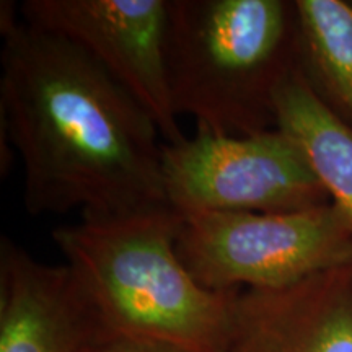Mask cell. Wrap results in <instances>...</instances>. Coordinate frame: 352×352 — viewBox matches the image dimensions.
Listing matches in <instances>:
<instances>
[{"label":"cell","mask_w":352,"mask_h":352,"mask_svg":"<svg viewBox=\"0 0 352 352\" xmlns=\"http://www.w3.org/2000/svg\"><path fill=\"white\" fill-rule=\"evenodd\" d=\"M83 352H184L178 347L155 341L127 340V338H109V340H95Z\"/></svg>","instance_id":"cell-11"},{"label":"cell","mask_w":352,"mask_h":352,"mask_svg":"<svg viewBox=\"0 0 352 352\" xmlns=\"http://www.w3.org/2000/svg\"><path fill=\"white\" fill-rule=\"evenodd\" d=\"M182 223L178 210L162 206L52 230L96 340L127 338L184 352H227L241 290L206 289L191 276L176 252Z\"/></svg>","instance_id":"cell-2"},{"label":"cell","mask_w":352,"mask_h":352,"mask_svg":"<svg viewBox=\"0 0 352 352\" xmlns=\"http://www.w3.org/2000/svg\"><path fill=\"white\" fill-rule=\"evenodd\" d=\"M227 352H352V264L241 290Z\"/></svg>","instance_id":"cell-7"},{"label":"cell","mask_w":352,"mask_h":352,"mask_svg":"<svg viewBox=\"0 0 352 352\" xmlns=\"http://www.w3.org/2000/svg\"><path fill=\"white\" fill-rule=\"evenodd\" d=\"M96 329L67 264L0 240V352H83Z\"/></svg>","instance_id":"cell-8"},{"label":"cell","mask_w":352,"mask_h":352,"mask_svg":"<svg viewBox=\"0 0 352 352\" xmlns=\"http://www.w3.org/2000/svg\"><path fill=\"white\" fill-rule=\"evenodd\" d=\"M303 76L342 120L352 121V6L342 0H297Z\"/></svg>","instance_id":"cell-10"},{"label":"cell","mask_w":352,"mask_h":352,"mask_svg":"<svg viewBox=\"0 0 352 352\" xmlns=\"http://www.w3.org/2000/svg\"><path fill=\"white\" fill-rule=\"evenodd\" d=\"M2 132L23 164L32 215L120 217L170 206L160 131L148 113L67 39L0 7Z\"/></svg>","instance_id":"cell-1"},{"label":"cell","mask_w":352,"mask_h":352,"mask_svg":"<svg viewBox=\"0 0 352 352\" xmlns=\"http://www.w3.org/2000/svg\"><path fill=\"white\" fill-rule=\"evenodd\" d=\"M19 12L87 52L148 113L165 144L186 139L166 72L168 0H25Z\"/></svg>","instance_id":"cell-6"},{"label":"cell","mask_w":352,"mask_h":352,"mask_svg":"<svg viewBox=\"0 0 352 352\" xmlns=\"http://www.w3.org/2000/svg\"><path fill=\"white\" fill-rule=\"evenodd\" d=\"M162 171L179 214H280L328 204L305 152L279 127L245 138L196 127L192 138L164 144Z\"/></svg>","instance_id":"cell-5"},{"label":"cell","mask_w":352,"mask_h":352,"mask_svg":"<svg viewBox=\"0 0 352 352\" xmlns=\"http://www.w3.org/2000/svg\"><path fill=\"white\" fill-rule=\"evenodd\" d=\"M182 217L176 252L210 290L283 289L352 264V228L333 202L296 212Z\"/></svg>","instance_id":"cell-4"},{"label":"cell","mask_w":352,"mask_h":352,"mask_svg":"<svg viewBox=\"0 0 352 352\" xmlns=\"http://www.w3.org/2000/svg\"><path fill=\"white\" fill-rule=\"evenodd\" d=\"M296 3L168 0L165 60L178 116L219 135L277 127L276 91L300 65Z\"/></svg>","instance_id":"cell-3"},{"label":"cell","mask_w":352,"mask_h":352,"mask_svg":"<svg viewBox=\"0 0 352 352\" xmlns=\"http://www.w3.org/2000/svg\"><path fill=\"white\" fill-rule=\"evenodd\" d=\"M277 127L300 145L352 228V124L320 98L300 65L276 91Z\"/></svg>","instance_id":"cell-9"}]
</instances>
